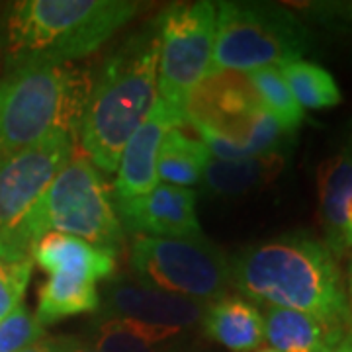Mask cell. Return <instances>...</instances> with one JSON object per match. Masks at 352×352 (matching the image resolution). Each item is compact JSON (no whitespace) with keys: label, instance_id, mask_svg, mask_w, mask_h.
<instances>
[{"label":"cell","instance_id":"13","mask_svg":"<svg viewBox=\"0 0 352 352\" xmlns=\"http://www.w3.org/2000/svg\"><path fill=\"white\" fill-rule=\"evenodd\" d=\"M102 309L106 317L131 319L147 325L182 331L200 323L206 305L143 282L126 280L110 284L106 288Z\"/></svg>","mask_w":352,"mask_h":352},{"label":"cell","instance_id":"28","mask_svg":"<svg viewBox=\"0 0 352 352\" xmlns=\"http://www.w3.org/2000/svg\"><path fill=\"white\" fill-rule=\"evenodd\" d=\"M22 352H57L55 337H43V339L38 340L36 344L28 346V349Z\"/></svg>","mask_w":352,"mask_h":352},{"label":"cell","instance_id":"4","mask_svg":"<svg viewBox=\"0 0 352 352\" xmlns=\"http://www.w3.org/2000/svg\"><path fill=\"white\" fill-rule=\"evenodd\" d=\"M92 80L87 69L25 61L0 80V155L57 135L78 138Z\"/></svg>","mask_w":352,"mask_h":352},{"label":"cell","instance_id":"27","mask_svg":"<svg viewBox=\"0 0 352 352\" xmlns=\"http://www.w3.org/2000/svg\"><path fill=\"white\" fill-rule=\"evenodd\" d=\"M57 352H102L92 342L75 339V337H55Z\"/></svg>","mask_w":352,"mask_h":352},{"label":"cell","instance_id":"5","mask_svg":"<svg viewBox=\"0 0 352 352\" xmlns=\"http://www.w3.org/2000/svg\"><path fill=\"white\" fill-rule=\"evenodd\" d=\"M131 0H24L8 18L14 65L87 57L98 51L141 10Z\"/></svg>","mask_w":352,"mask_h":352},{"label":"cell","instance_id":"3","mask_svg":"<svg viewBox=\"0 0 352 352\" xmlns=\"http://www.w3.org/2000/svg\"><path fill=\"white\" fill-rule=\"evenodd\" d=\"M159 39L147 32L126 41L102 67L78 129L82 149L96 168L118 170L122 153L159 98Z\"/></svg>","mask_w":352,"mask_h":352},{"label":"cell","instance_id":"15","mask_svg":"<svg viewBox=\"0 0 352 352\" xmlns=\"http://www.w3.org/2000/svg\"><path fill=\"white\" fill-rule=\"evenodd\" d=\"M264 340L278 352H327L352 329L286 307L266 305Z\"/></svg>","mask_w":352,"mask_h":352},{"label":"cell","instance_id":"29","mask_svg":"<svg viewBox=\"0 0 352 352\" xmlns=\"http://www.w3.org/2000/svg\"><path fill=\"white\" fill-rule=\"evenodd\" d=\"M327 352H352V331L351 333H346V335H344L333 349H329Z\"/></svg>","mask_w":352,"mask_h":352},{"label":"cell","instance_id":"6","mask_svg":"<svg viewBox=\"0 0 352 352\" xmlns=\"http://www.w3.org/2000/svg\"><path fill=\"white\" fill-rule=\"evenodd\" d=\"M184 113L217 161L280 153L288 135L264 110L249 75L243 73L206 76L190 94Z\"/></svg>","mask_w":352,"mask_h":352},{"label":"cell","instance_id":"30","mask_svg":"<svg viewBox=\"0 0 352 352\" xmlns=\"http://www.w3.org/2000/svg\"><path fill=\"white\" fill-rule=\"evenodd\" d=\"M349 289H351V309H352V256H351V264H349Z\"/></svg>","mask_w":352,"mask_h":352},{"label":"cell","instance_id":"31","mask_svg":"<svg viewBox=\"0 0 352 352\" xmlns=\"http://www.w3.org/2000/svg\"><path fill=\"white\" fill-rule=\"evenodd\" d=\"M258 352H278V351H274V349H270V346H268V349H261Z\"/></svg>","mask_w":352,"mask_h":352},{"label":"cell","instance_id":"8","mask_svg":"<svg viewBox=\"0 0 352 352\" xmlns=\"http://www.w3.org/2000/svg\"><path fill=\"white\" fill-rule=\"evenodd\" d=\"M131 264L143 284L210 305L231 288L229 258L206 237L164 239L135 235Z\"/></svg>","mask_w":352,"mask_h":352},{"label":"cell","instance_id":"21","mask_svg":"<svg viewBox=\"0 0 352 352\" xmlns=\"http://www.w3.org/2000/svg\"><path fill=\"white\" fill-rule=\"evenodd\" d=\"M278 71L282 73L294 98L303 110H325L342 100L337 80L321 65L305 61L302 57L282 63Z\"/></svg>","mask_w":352,"mask_h":352},{"label":"cell","instance_id":"11","mask_svg":"<svg viewBox=\"0 0 352 352\" xmlns=\"http://www.w3.org/2000/svg\"><path fill=\"white\" fill-rule=\"evenodd\" d=\"M186 113L182 108L157 98L149 116L139 124L127 141L118 164L116 176V201H127L149 194L157 184V161L164 135L175 127L186 126Z\"/></svg>","mask_w":352,"mask_h":352},{"label":"cell","instance_id":"23","mask_svg":"<svg viewBox=\"0 0 352 352\" xmlns=\"http://www.w3.org/2000/svg\"><path fill=\"white\" fill-rule=\"evenodd\" d=\"M247 75H249L252 88L256 90L258 98L263 102L264 110L276 120L278 126L288 135L302 126L305 110L294 98L278 67H264Z\"/></svg>","mask_w":352,"mask_h":352},{"label":"cell","instance_id":"12","mask_svg":"<svg viewBox=\"0 0 352 352\" xmlns=\"http://www.w3.org/2000/svg\"><path fill=\"white\" fill-rule=\"evenodd\" d=\"M116 214L122 227L145 237H204L196 214V192L190 188L157 184L145 196L116 201Z\"/></svg>","mask_w":352,"mask_h":352},{"label":"cell","instance_id":"7","mask_svg":"<svg viewBox=\"0 0 352 352\" xmlns=\"http://www.w3.org/2000/svg\"><path fill=\"white\" fill-rule=\"evenodd\" d=\"M215 43L208 75L252 73L280 67L311 47V34L296 14L264 2L215 4Z\"/></svg>","mask_w":352,"mask_h":352},{"label":"cell","instance_id":"19","mask_svg":"<svg viewBox=\"0 0 352 352\" xmlns=\"http://www.w3.org/2000/svg\"><path fill=\"white\" fill-rule=\"evenodd\" d=\"M100 307L96 282L71 274H50L41 286L36 319L45 327L65 317L92 314Z\"/></svg>","mask_w":352,"mask_h":352},{"label":"cell","instance_id":"24","mask_svg":"<svg viewBox=\"0 0 352 352\" xmlns=\"http://www.w3.org/2000/svg\"><path fill=\"white\" fill-rule=\"evenodd\" d=\"M43 337V325L24 305H18L0 321V352H22Z\"/></svg>","mask_w":352,"mask_h":352},{"label":"cell","instance_id":"1","mask_svg":"<svg viewBox=\"0 0 352 352\" xmlns=\"http://www.w3.org/2000/svg\"><path fill=\"white\" fill-rule=\"evenodd\" d=\"M231 286L252 302L315 315L352 329V309L335 254L307 235L251 245L229 261Z\"/></svg>","mask_w":352,"mask_h":352},{"label":"cell","instance_id":"10","mask_svg":"<svg viewBox=\"0 0 352 352\" xmlns=\"http://www.w3.org/2000/svg\"><path fill=\"white\" fill-rule=\"evenodd\" d=\"M76 139L57 135L0 155V231L20 221L75 155Z\"/></svg>","mask_w":352,"mask_h":352},{"label":"cell","instance_id":"16","mask_svg":"<svg viewBox=\"0 0 352 352\" xmlns=\"http://www.w3.org/2000/svg\"><path fill=\"white\" fill-rule=\"evenodd\" d=\"M34 263L47 274H71L98 282L113 274L116 251L63 233H47L34 249Z\"/></svg>","mask_w":352,"mask_h":352},{"label":"cell","instance_id":"9","mask_svg":"<svg viewBox=\"0 0 352 352\" xmlns=\"http://www.w3.org/2000/svg\"><path fill=\"white\" fill-rule=\"evenodd\" d=\"M215 4H175L159 16L157 87L161 98L186 108L190 94L208 76L215 43Z\"/></svg>","mask_w":352,"mask_h":352},{"label":"cell","instance_id":"25","mask_svg":"<svg viewBox=\"0 0 352 352\" xmlns=\"http://www.w3.org/2000/svg\"><path fill=\"white\" fill-rule=\"evenodd\" d=\"M32 268L34 263H0V321L22 305Z\"/></svg>","mask_w":352,"mask_h":352},{"label":"cell","instance_id":"26","mask_svg":"<svg viewBox=\"0 0 352 352\" xmlns=\"http://www.w3.org/2000/svg\"><path fill=\"white\" fill-rule=\"evenodd\" d=\"M315 18H323L325 22L346 25L352 30V0H337V2H314L307 8Z\"/></svg>","mask_w":352,"mask_h":352},{"label":"cell","instance_id":"2","mask_svg":"<svg viewBox=\"0 0 352 352\" xmlns=\"http://www.w3.org/2000/svg\"><path fill=\"white\" fill-rule=\"evenodd\" d=\"M47 233L78 237L112 251L122 245L124 227L98 168L87 155L75 153L32 210L0 231V263H34V249Z\"/></svg>","mask_w":352,"mask_h":352},{"label":"cell","instance_id":"18","mask_svg":"<svg viewBox=\"0 0 352 352\" xmlns=\"http://www.w3.org/2000/svg\"><path fill=\"white\" fill-rule=\"evenodd\" d=\"M282 164L284 157L280 153H268L241 161L212 159L200 182L204 184V190L212 196H243L268 184L280 173Z\"/></svg>","mask_w":352,"mask_h":352},{"label":"cell","instance_id":"17","mask_svg":"<svg viewBox=\"0 0 352 352\" xmlns=\"http://www.w3.org/2000/svg\"><path fill=\"white\" fill-rule=\"evenodd\" d=\"M200 323L208 339L231 352L256 351L264 340L261 309L241 296H223L206 305Z\"/></svg>","mask_w":352,"mask_h":352},{"label":"cell","instance_id":"22","mask_svg":"<svg viewBox=\"0 0 352 352\" xmlns=\"http://www.w3.org/2000/svg\"><path fill=\"white\" fill-rule=\"evenodd\" d=\"M178 333L180 329L106 317L96 325L92 344L102 352H155V344L170 339Z\"/></svg>","mask_w":352,"mask_h":352},{"label":"cell","instance_id":"20","mask_svg":"<svg viewBox=\"0 0 352 352\" xmlns=\"http://www.w3.org/2000/svg\"><path fill=\"white\" fill-rule=\"evenodd\" d=\"M212 155L200 139L190 138L182 127H175L164 135L157 161V178L163 184L190 188L198 184Z\"/></svg>","mask_w":352,"mask_h":352},{"label":"cell","instance_id":"14","mask_svg":"<svg viewBox=\"0 0 352 352\" xmlns=\"http://www.w3.org/2000/svg\"><path fill=\"white\" fill-rule=\"evenodd\" d=\"M319 210L333 254L352 249V151L344 149L319 168Z\"/></svg>","mask_w":352,"mask_h":352}]
</instances>
